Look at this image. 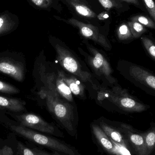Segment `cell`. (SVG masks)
Wrapping results in <instances>:
<instances>
[{"label": "cell", "instance_id": "obj_25", "mask_svg": "<svg viewBox=\"0 0 155 155\" xmlns=\"http://www.w3.org/2000/svg\"><path fill=\"white\" fill-rule=\"evenodd\" d=\"M18 153L20 155H35L32 149H30L22 143L19 142L18 144Z\"/></svg>", "mask_w": 155, "mask_h": 155}, {"label": "cell", "instance_id": "obj_26", "mask_svg": "<svg viewBox=\"0 0 155 155\" xmlns=\"http://www.w3.org/2000/svg\"><path fill=\"white\" fill-rule=\"evenodd\" d=\"M36 6L43 8H46L50 6L52 0H31Z\"/></svg>", "mask_w": 155, "mask_h": 155}, {"label": "cell", "instance_id": "obj_7", "mask_svg": "<svg viewBox=\"0 0 155 155\" xmlns=\"http://www.w3.org/2000/svg\"><path fill=\"white\" fill-rule=\"evenodd\" d=\"M87 48L90 52L88 57L89 65L97 74L103 75L108 80H111L113 71L105 57L94 47L87 45Z\"/></svg>", "mask_w": 155, "mask_h": 155}, {"label": "cell", "instance_id": "obj_15", "mask_svg": "<svg viewBox=\"0 0 155 155\" xmlns=\"http://www.w3.org/2000/svg\"><path fill=\"white\" fill-rule=\"evenodd\" d=\"M0 108L15 112H21L25 109L23 103L19 99L9 98L1 96Z\"/></svg>", "mask_w": 155, "mask_h": 155}, {"label": "cell", "instance_id": "obj_20", "mask_svg": "<svg viewBox=\"0 0 155 155\" xmlns=\"http://www.w3.org/2000/svg\"><path fill=\"white\" fill-rule=\"evenodd\" d=\"M131 21L138 22L146 27L155 29V22L151 18L142 15H137L131 18Z\"/></svg>", "mask_w": 155, "mask_h": 155}, {"label": "cell", "instance_id": "obj_22", "mask_svg": "<svg viewBox=\"0 0 155 155\" xmlns=\"http://www.w3.org/2000/svg\"><path fill=\"white\" fill-rule=\"evenodd\" d=\"M20 90L12 85L0 80V93L8 94H18Z\"/></svg>", "mask_w": 155, "mask_h": 155}, {"label": "cell", "instance_id": "obj_9", "mask_svg": "<svg viewBox=\"0 0 155 155\" xmlns=\"http://www.w3.org/2000/svg\"><path fill=\"white\" fill-rule=\"evenodd\" d=\"M91 127L96 140L105 152L111 155H120L118 146L108 137L99 125L93 124Z\"/></svg>", "mask_w": 155, "mask_h": 155}, {"label": "cell", "instance_id": "obj_19", "mask_svg": "<svg viewBox=\"0 0 155 155\" xmlns=\"http://www.w3.org/2000/svg\"><path fill=\"white\" fill-rule=\"evenodd\" d=\"M118 39L121 41H126L133 37L128 25L124 23L119 26L117 30Z\"/></svg>", "mask_w": 155, "mask_h": 155}, {"label": "cell", "instance_id": "obj_16", "mask_svg": "<svg viewBox=\"0 0 155 155\" xmlns=\"http://www.w3.org/2000/svg\"><path fill=\"white\" fill-rule=\"evenodd\" d=\"M55 89L57 93L60 94L65 99L69 102L73 101L72 92L70 87L59 74L56 78Z\"/></svg>", "mask_w": 155, "mask_h": 155}, {"label": "cell", "instance_id": "obj_14", "mask_svg": "<svg viewBox=\"0 0 155 155\" xmlns=\"http://www.w3.org/2000/svg\"><path fill=\"white\" fill-rule=\"evenodd\" d=\"M78 14L87 18H94L97 15L84 0H66Z\"/></svg>", "mask_w": 155, "mask_h": 155}, {"label": "cell", "instance_id": "obj_4", "mask_svg": "<svg viewBox=\"0 0 155 155\" xmlns=\"http://www.w3.org/2000/svg\"><path fill=\"white\" fill-rule=\"evenodd\" d=\"M57 61L67 71L74 74L83 82H91L92 75L84 70L73 54L66 47L57 44L54 45Z\"/></svg>", "mask_w": 155, "mask_h": 155}, {"label": "cell", "instance_id": "obj_17", "mask_svg": "<svg viewBox=\"0 0 155 155\" xmlns=\"http://www.w3.org/2000/svg\"><path fill=\"white\" fill-rule=\"evenodd\" d=\"M143 135L145 141L147 155H149L155 148V127Z\"/></svg>", "mask_w": 155, "mask_h": 155}, {"label": "cell", "instance_id": "obj_1", "mask_svg": "<svg viewBox=\"0 0 155 155\" xmlns=\"http://www.w3.org/2000/svg\"><path fill=\"white\" fill-rule=\"evenodd\" d=\"M49 112L69 135L77 139V123L71 106L60 98L56 92L49 90L43 92Z\"/></svg>", "mask_w": 155, "mask_h": 155}, {"label": "cell", "instance_id": "obj_27", "mask_svg": "<svg viewBox=\"0 0 155 155\" xmlns=\"http://www.w3.org/2000/svg\"><path fill=\"white\" fill-rule=\"evenodd\" d=\"M32 150L35 155H63L56 151H54L52 153H49L46 151H43L37 148H32Z\"/></svg>", "mask_w": 155, "mask_h": 155}, {"label": "cell", "instance_id": "obj_6", "mask_svg": "<svg viewBox=\"0 0 155 155\" xmlns=\"http://www.w3.org/2000/svg\"><path fill=\"white\" fill-rule=\"evenodd\" d=\"M67 22L78 28L81 35L85 38L92 40L106 50L111 49V45L108 40L104 35L100 33L96 26L89 24L84 23L74 18L68 19Z\"/></svg>", "mask_w": 155, "mask_h": 155}, {"label": "cell", "instance_id": "obj_23", "mask_svg": "<svg viewBox=\"0 0 155 155\" xmlns=\"http://www.w3.org/2000/svg\"><path fill=\"white\" fill-rule=\"evenodd\" d=\"M101 5L106 10L122 7V3L119 0H98Z\"/></svg>", "mask_w": 155, "mask_h": 155}, {"label": "cell", "instance_id": "obj_3", "mask_svg": "<svg viewBox=\"0 0 155 155\" xmlns=\"http://www.w3.org/2000/svg\"><path fill=\"white\" fill-rule=\"evenodd\" d=\"M108 98V100L124 111L139 113L147 109L146 105L138 102L130 95L125 89L116 87L112 90L100 92L98 94L99 100Z\"/></svg>", "mask_w": 155, "mask_h": 155}, {"label": "cell", "instance_id": "obj_24", "mask_svg": "<svg viewBox=\"0 0 155 155\" xmlns=\"http://www.w3.org/2000/svg\"><path fill=\"white\" fill-rule=\"evenodd\" d=\"M147 12L155 22V2L153 0H142Z\"/></svg>", "mask_w": 155, "mask_h": 155}, {"label": "cell", "instance_id": "obj_5", "mask_svg": "<svg viewBox=\"0 0 155 155\" xmlns=\"http://www.w3.org/2000/svg\"><path fill=\"white\" fill-rule=\"evenodd\" d=\"M21 125L58 137H64L63 134L54 125L45 121L41 117L32 114H24L15 117Z\"/></svg>", "mask_w": 155, "mask_h": 155}, {"label": "cell", "instance_id": "obj_21", "mask_svg": "<svg viewBox=\"0 0 155 155\" xmlns=\"http://www.w3.org/2000/svg\"><path fill=\"white\" fill-rule=\"evenodd\" d=\"M142 42L149 55L155 61V44L154 43L147 37L141 38Z\"/></svg>", "mask_w": 155, "mask_h": 155}, {"label": "cell", "instance_id": "obj_28", "mask_svg": "<svg viewBox=\"0 0 155 155\" xmlns=\"http://www.w3.org/2000/svg\"><path fill=\"white\" fill-rule=\"evenodd\" d=\"M2 155H13V152L11 147L5 146L2 149H1Z\"/></svg>", "mask_w": 155, "mask_h": 155}, {"label": "cell", "instance_id": "obj_32", "mask_svg": "<svg viewBox=\"0 0 155 155\" xmlns=\"http://www.w3.org/2000/svg\"><path fill=\"white\" fill-rule=\"evenodd\" d=\"M0 155H2V153H1V149H0Z\"/></svg>", "mask_w": 155, "mask_h": 155}, {"label": "cell", "instance_id": "obj_2", "mask_svg": "<svg viewBox=\"0 0 155 155\" xmlns=\"http://www.w3.org/2000/svg\"><path fill=\"white\" fill-rule=\"evenodd\" d=\"M10 129L16 134L39 145L47 147L63 155H81L72 146L23 126L11 125Z\"/></svg>", "mask_w": 155, "mask_h": 155}, {"label": "cell", "instance_id": "obj_13", "mask_svg": "<svg viewBox=\"0 0 155 155\" xmlns=\"http://www.w3.org/2000/svg\"><path fill=\"white\" fill-rule=\"evenodd\" d=\"M59 75L70 87L72 93L80 97L84 95L85 86L76 78L66 75L62 71L59 72Z\"/></svg>", "mask_w": 155, "mask_h": 155}, {"label": "cell", "instance_id": "obj_10", "mask_svg": "<svg viewBox=\"0 0 155 155\" xmlns=\"http://www.w3.org/2000/svg\"><path fill=\"white\" fill-rule=\"evenodd\" d=\"M120 130L125 134L138 155H147L145 141L143 135L136 133L130 126L122 124Z\"/></svg>", "mask_w": 155, "mask_h": 155}, {"label": "cell", "instance_id": "obj_8", "mask_svg": "<svg viewBox=\"0 0 155 155\" xmlns=\"http://www.w3.org/2000/svg\"><path fill=\"white\" fill-rule=\"evenodd\" d=\"M0 73L19 82H22L24 78L23 65L19 62L7 57L0 58Z\"/></svg>", "mask_w": 155, "mask_h": 155}, {"label": "cell", "instance_id": "obj_29", "mask_svg": "<svg viewBox=\"0 0 155 155\" xmlns=\"http://www.w3.org/2000/svg\"><path fill=\"white\" fill-rule=\"evenodd\" d=\"M7 30L5 27V21L3 18L0 17V34Z\"/></svg>", "mask_w": 155, "mask_h": 155}, {"label": "cell", "instance_id": "obj_31", "mask_svg": "<svg viewBox=\"0 0 155 155\" xmlns=\"http://www.w3.org/2000/svg\"><path fill=\"white\" fill-rule=\"evenodd\" d=\"M109 15H108V14L107 12H104L99 14V15L97 16L98 19L100 20H104L105 19H107L109 18Z\"/></svg>", "mask_w": 155, "mask_h": 155}, {"label": "cell", "instance_id": "obj_12", "mask_svg": "<svg viewBox=\"0 0 155 155\" xmlns=\"http://www.w3.org/2000/svg\"><path fill=\"white\" fill-rule=\"evenodd\" d=\"M99 125L113 142L118 145L127 148V143L121 131L103 121L99 123Z\"/></svg>", "mask_w": 155, "mask_h": 155}, {"label": "cell", "instance_id": "obj_18", "mask_svg": "<svg viewBox=\"0 0 155 155\" xmlns=\"http://www.w3.org/2000/svg\"><path fill=\"white\" fill-rule=\"evenodd\" d=\"M127 24L134 38H139L147 31L145 26L138 22L131 21L128 22Z\"/></svg>", "mask_w": 155, "mask_h": 155}, {"label": "cell", "instance_id": "obj_30", "mask_svg": "<svg viewBox=\"0 0 155 155\" xmlns=\"http://www.w3.org/2000/svg\"><path fill=\"white\" fill-rule=\"evenodd\" d=\"M122 1H125V2H127L134 5H135L137 6V7L141 8V5H140V2H139L138 0H122Z\"/></svg>", "mask_w": 155, "mask_h": 155}, {"label": "cell", "instance_id": "obj_11", "mask_svg": "<svg viewBox=\"0 0 155 155\" xmlns=\"http://www.w3.org/2000/svg\"><path fill=\"white\" fill-rule=\"evenodd\" d=\"M129 73L135 80L155 90V76L137 65L131 66Z\"/></svg>", "mask_w": 155, "mask_h": 155}]
</instances>
